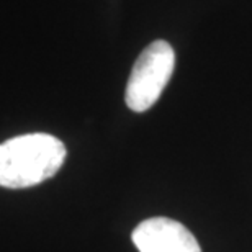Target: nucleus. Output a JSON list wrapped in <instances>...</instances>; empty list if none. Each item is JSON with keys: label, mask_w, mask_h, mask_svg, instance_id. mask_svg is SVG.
Segmentation results:
<instances>
[{"label": "nucleus", "mask_w": 252, "mask_h": 252, "mask_svg": "<svg viewBox=\"0 0 252 252\" xmlns=\"http://www.w3.org/2000/svg\"><path fill=\"white\" fill-rule=\"evenodd\" d=\"M133 243L139 252H201L195 236L170 218H149L133 231Z\"/></svg>", "instance_id": "3"}, {"label": "nucleus", "mask_w": 252, "mask_h": 252, "mask_svg": "<svg viewBox=\"0 0 252 252\" xmlns=\"http://www.w3.org/2000/svg\"><path fill=\"white\" fill-rule=\"evenodd\" d=\"M67 151L61 139L32 133L0 144V187L27 189L51 179L63 167Z\"/></svg>", "instance_id": "1"}, {"label": "nucleus", "mask_w": 252, "mask_h": 252, "mask_svg": "<svg viewBox=\"0 0 252 252\" xmlns=\"http://www.w3.org/2000/svg\"><path fill=\"white\" fill-rule=\"evenodd\" d=\"M175 67V53L164 41L151 43L136 59L126 84L125 100L128 108L143 113L158 102Z\"/></svg>", "instance_id": "2"}]
</instances>
